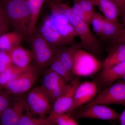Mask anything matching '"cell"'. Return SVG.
I'll list each match as a JSON object with an SVG mask.
<instances>
[{
    "label": "cell",
    "mask_w": 125,
    "mask_h": 125,
    "mask_svg": "<svg viewBox=\"0 0 125 125\" xmlns=\"http://www.w3.org/2000/svg\"><path fill=\"white\" fill-rule=\"evenodd\" d=\"M9 25L24 39L29 36L31 8L27 0H1Z\"/></svg>",
    "instance_id": "obj_1"
},
{
    "label": "cell",
    "mask_w": 125,
    "mask_h": 125,
    "mask_svg": "<svg viewBox=\"0 0 125 125\" xmlns=\"http://www.w3.org/2000/svg\"><path fill=\"white\" fill-rule=\"evenodd\" d=\"M59 9L72 25L81 39L83 48L93 53H97L101 48L98 40L90 29L89 25L84 21L73 14L71 7L65 4H57Z\"/></svg>",
    "instance_id": "obj_2"
},
{
    "label": "cell",
    "mask_w": 125,
    "mask_h": 125,
    "mask_svg": "<svg viewBox=\"0 0 125 125\" xmlns=\"http://www.w3.org/2000/svg\"><path fill=\"white\" fill-rule=\"evenodd\" d=\"M31 38L34 65L39 72L44 71L55 56L57 47L49 44L38 32H35Z\"/></svg>",
    "instance_id": "obj_3"
},
{
    "label": "cell",
    "mask_w": 125,
    "mask_h": 125,
    "mask_svg": "<svg viewBox=\"0 0 125 125\" xmlns=\"http://www.w3.org/2000/svg\"><path fill=\"white\" fill-rule=\"evenodd\" d=\"M25 111L27 113L37 114L45 118L52 110V105L48 94L42 85L30 90L24 96Z\"/></svg>",
    "instance_id": "obj_4"
},
{
    "label": "cell",
    "mask_w": 125,
    "mask_h": 125,
    "mask_svg": "<svg viewBox=\"0 0 125 125\" xmlns=\"http://www.w3.org/2000/svg\"><path fill=\"white\" fill-rule=\"evenodd\" d=\"M39 73L34 65H31L28 68L9 81L2 87L10 95L16 96L23 95L28 92L38 78Z\"/></svg>",
    "instance_id": "obj_5"
},
{
    "label": "cell",
    "mask_w": 125,
    "mask_h": 125,
    "mask_svg": "<svg viewBox=\"0 0 125 125\" xmlns=\"http://www.w3.org/2000/svg\"><path fill=\"white\" fill-rule=\"evenodd\" d=\"M103 67V63L92 54L80 48L74 55L72 72L75 76H88Z\"/></svg>",
    "instance_id": "obj_6"
},
{
    "label": "cell",
    "mask_w": 125,
    "mask_h": 125,
    "mask_svg": "<svg viewBox=\"0 0 125 125\" xmlns=\"http://www.w3.org/2000/svg\"><path fill=\"white\" fill-rule=\"evenodd\" d=\"M119 104L125 107V83L118 81L106 87L89 102L82 106L96 104L107 105Z\"/></svg>",
    "instance_id": "obj_7"
},
{
    "label": "cell",
    "mask_w": 125,
    "mask_h": 125,
    "mask_svg": "<svg viewBox=\"0 0 125 125\" xmlns=\"http://www.w3.org/2000/svg\"><path fill=\"white\" fill-rule=\"evenodd\" d=\"M51 9V14L49 16L52 27L69 45L72 44L75 38L78 36L73 27L57 4L52 2Z\"/></svg>",
    "instance_id": "obj_8"
},
{
    "label": "cell",
    "mask_w": 125,
    "mask_h": 125,
    "mask_svg": "<svg viewBox=\"0 0 125 125\" xmlns=\"http://www.w3.org/2000/svg\"><path fill=\"white\" fill-rule=\"evenodd\" d=\"M44 71L41 85L47 93L52 107L56 100L65 92L69 83L50 68Z\"/></svg>",
    "instance_id": "obj_9"
},
{
    "label": "cell",
    "mask_w": 125,
    "mask_h": 125,
    "mask_svg": "<svg viewBox=\"0 0 125 125\" xmlns=\"http://www.w3.org/2000/svg\"><path fill=\"white\" fill-rule=\"evenodd\" d=\"M120 114L105 105L96 104L81 107L75 111L71 115L75 120L88 118L114 121L119 119Z\"/></svg>",
    "instance_id": "obj_10"
},
{
    "label": "cell",
    "mask_w": 125,
    "mask_h": 125,
    "mask_svg": "<svg viewBox=\"0 0 125 125\" xmlns=\"http://www.w3.org/2000/svg\"><path fill=\"white\" fill-rule=\"evenodd\" d=\"M97 91V85L94 81L80 83L76 89L71 108L67 114L71 115L75 111L93 100Z\"/></svg>",
    "instance_id": "obj_11"
},
{
    "label": "cell",
    "mask_w": 125,
    "mask_h": 125,
    "mask_svg": "<svg viewBox=\"0 0 125 125\" xmlns=\"http://www.w3.org/2000/svg\"><path fill=\"white\" fill-rule=\"evenodd\" d=\"M80 83L79 77L75 76L68 83L67 88L64 93L52 105L50 113L67 114L71 108L75 90Z\"/></svg>",
    "instance_id": "obj_12"
},
{
    "label": "cell",
    "mask_w": 125,
    "mask_h": 125,
    "mask_svg": "<svg viewBox=\"0 0 125 125\" xmlns=\"http://www.w3.org/2000/svg\"><path fill=\"white\" fill-rule=\"evenodd\" d=\"M15 97L0 115V125H19L25 110L24 96L21 95Z\"/></svg>",
    "instance_id": "obj_13"
},
{
    "label": "cell",
    "mask_w": 125,
    "mask_h": 125,
    "mask_svg": "<svg viewBox=\"0 0 125 125\" xmlns=\"http://www.w3.org/2000/svg\"><path fill=\"white\" fill-rule=\"evenodd\" d=\"M37 32L40 34L49 44L54 46L69 45L68 42L52 27L49 15L43 20Z\"/></svg>",
    "instance_id": "obj_14"
},
{
    "label": "cell",
    "mask_w": 125,
    "mask_h": 125,
    "mask_svg": "<svg viewBox=\"0 0 125 125\" xmlns=\"http://www.w3.org/2000/svg\"><path fill=\"white\" fill-rule=\"evenodd\" d=\"M125 75V61L111 67L103 68L99 79L102 85L106 87Z\"/></svg>",
    "instance_id": "obj_15"
},
{
    "label": "cell",
    "mask_w": 125,
    "mask_h": 125,
    "mask_svg": "<svg viewBox=\"0 0 125 125\" xmlns=\"http://www.w3.org/2000/svg\"><path fill=\"white\" fill-rule=\"evenodd\" d=\"M13 65L22 70H25L31 65L33 61L32 52L20 46L9 52Z\"/></svg>",
    "instance_id": "obj_16"
},
{
    "label": "cell",
    "mask_w": 125,
    "mask_h": 125,
    "mask_svg": "<svg viewBox=\"0 0 125 125\" xmlns=\"http://www.w3.org/2000/svg\"><path fill=\"white\" fill-rule=\"evenodd\" d=\"M81 48L83 47L80 42H73L70 47L57 48L56 56L68 70L72 72L75 52L77 49Z\"/></svg>",
    "instance_id": "obj_17"
},
{
    "label": "cell",
    "mask_w": 125,
    "mask_h": 125,
    "mask_svg": "<svg viewBox=\"0 0 125 125\" xmlns=\"http://www.w3.org/2000/svg\"><path fill=\"white\" fill-rule=\"evenodd\" d=\"M95 6H98L107 19L117 22L120 10L113 0H94Z\"/></svg>",
    "instance_id": "obj_18"
},
{
    "label": "cell",
    "mask_w": 125,
    "mask_h": 125,
    "mask_svg": "<svg viewBox=\"0 0 125 125\" xmlns=\"http://www.w3.org/2000/svg\"><path fill=\"white\" fill-rule=\"evenodd\" d=\"M23 39L20 34L15 31L3 34L0 36V51H10L20 46Z\"/></svg>",
    "instance_id": "obj_19"
},
{
    "label": "cell",
    "mask_w": 125,
    "mask_h": 125,
    "mask_svg": "<svg viewBox=\"0 0 125 125\" xmlns=\"http://www.w3.org/2000/svg\"><path fill=\"white\" fill-rule=\"evenodd\" d=\"M124 28V25L118 21H112L104 17L101 37L103 39H111Z\"/></svg>",
    "instance_id": "obj_20"
},
{
    "label": "cell",
    "mask_w": 125,
    "mask_h": 125,
    "mask_svg": "<svg viewBox=\"0 0 125 125\" xmlns=\"http://www.w3.org/2000/svg\"><path fill=\"white\" fill-rule=\"evenodd\" d=\"M31 8V23L30 26L29 36L31 37L36 31V25L39 13L45 0H27Z\"/></svg>",
    "instance_id": "obj_21"
},
{
    "label": "cell",
    "mask_w": 125,
    "mask_h": 125,
    "mask_svg": "<svg viewBox=\"0 0 125 125\" xmlns=\"http://www.w3.org/2000/svg\"><path fill=\"white\" fill-rule=\"evenodd\" d=\"M49 66V68L64 79L68 83H69L75 76L72 72L68 70L56 56Z\"/></svg>",
    "instance_id": "obj_22"
},
{
    "label": "cell",
    "mask_w": 125,
    "mask_h": 125,
    "mask_svg": "<svg viewBox=\"0 0 125 125\" xmlns=\"http://www.w3.org/2000/svg\"><path fill=\"white\" fill-rule=\"evenodd\" d=\"M47 117L56 125H79L71 115L66 113H50Z\"/></svg>",
    "instance_id": "obj_23"
},
{
    "label": "cell",
    "mask_w": 125,
    "mask_h": 125,
    "mask_svg": "<svg viewBox=\"0 0 125 125\" xmlns=\"http://www.w3.org/2000/svg\"><path fill=\"white\" fill-rule=\"evenodd\" d=\"M52 123L47 117L35 118L27 113L23 114L20 118L19 125H52Z\"/></svg>",
    "instance_id": "obj_24"
},
{
    "label": "cell",
    "mask_w": 125,
    "mask_h": 125,
    "mask_svg": "<svg viewBox=\"0 0 125 125\" xmlns=\"http://www.w3.org/2000/svg\"><path fill=\"white\" fill-rule=\"evenodd\" d=\"M25 70H22L11 66L2 73H0V86L2 87L9 81L16 78Z\"/></svg>",
    "instance_id": "obj_25"
},
{
    "label": "cell",
    "mask_w": 125,
    "mask_h": 125,
    "mask_svg": "<svg viewBox=\"0 0 125 125\" xmlns=\"http://www.w3.org/2000/svg\"><path fill=\"white\" fill-rule=\"evenodd\" d=\"M125 61V50L119 52H111L103 62V68L111 67Z\"/></svg>",
    "instance_id": "obj_26"
},
{
    "label": "cell",
    "mask_w": 125,
    "mask_h": 125,
    "mask_svg": "<svg viewBox=\"0 0 125 125\" xmlns=\"http://www.w3.org/2000/svg\"><path fill=\"white\" fill-rule=\"evenodd\" d=\"M104 17L98 13H95L92 16L91 23L94 31L101 37L102 32Z\"/></svg>",
    "instance_id": "obj_27"
},
{
    "label": "cell",
    "mask_w": 125,
    "mask_h": 125,
    "mask_svg": "<svg viewBox=\"0 0 125 125\" xmlns=\"http://www.w3.org/2000/svg\"><path fill=\"white\" fill-rule=\"evenodd\" d=\"M71 10L74 15L84 21L89 25L90 24L92 17L85 13L78 2L74 1L73 5L71 7Z\"/></svg>",
    "instance_id": "obj_28"
},
{
    "label": "cell",
    "mask_w": 125,
    "mask_h": 125,
    "mask_svg": "<svg viewBox=\"0 0 125 125\" xmlns=\"http://www.w3.org/2000/svg\"><path fill=\"white\" fill-rule=\"evenodd\" d=\"M13 65L9 52L0 51V73Z\"/></svg>",
    "instance_id": "obj_29"
},
{
    "label": "cell",
    "mask_w": 125,
    "mask_h": 125,
    "mask_svg": "<svg viewBox=\"0 0 125 125\" xmlns=\"http://www.w3.org/2000/svg\"><path fill=\"white\" fill-rule=\"evenodd\" d=\"M80 5L83 11L87 15L92 17L95 11L94 6H95L94 0H74Z\"/></svg>",
    "instance_id": "obj_30"
},
{
    "label": "cell",
    "mask_w": 125,
    "mask_h": 125,
    "mask_svg": "<svg viewBox=\"0 0 125 125\" xmlns=\"http://www.w3.org/2000/svg\"><path fill=\"white\" fill-rule=\"evenodd\" d=\"M12 100L9 94L4 90L0 89V115L10 106Z\"/></svg>",
    "instance_id": "obj_31"
},
{
    "label": "cell",
    "mask_w": 125,
    "mask_h": 125,
    "mask_svg": "<svg viewBox=\"0 0 125 125\" xmlns=\"http://www.w3.org/2000/svg\"><path fill=\"white\" fill-rule=\"evenodd\" d=\"M111 40L114 45L125 44V28L119 31Z\"/></svg>",
    "instance_id": "obj_32"
},
{
    "label": "cell",
    "mask_w": 125,
    "mask_h": 125,
    "mask_svg": "<svg viewBox=\"0 0 125 125\" xmlns=\"http://www.w3.org/2000/svg\"><path fill=\"white\" fill-rule=\"evenodd\" d=\"M0 26L10 27L9 20L1 2H0Z\"/></svg>",
    "instance_id": "obj_33"
},
{
    "label": "cell",
    "mask_w": 125,
    "mask_h": 125,
    "mask_svg": "<svg viewBox=\"0 0 125 125\" xmlns=\"http://www.w3.org/2000/svg\"><path fill=\"white\" fill-rule=\"evenodd\" d=\"M113 0L118 6L121 13L125 6V0Z\"/></svg>",
    "instance_id": "obj_34"
},
{
    "label": "cell",
    "mask_w": 125,
    "mask_h": 125,
    "mask_svg": "<svg viewBox=\"0 0 125 125\" xmlns=\"http://www.w3.org/2000/svg\"><path fill=\"white\" fill-rule=\"evenodd\" d=\"M119 119L120 121V125H125V108L122 113L120 114Z\"/></svg>",
    "instance_id": "obj_35"
},
{
    "label": "cell",
    "mask_w": 125,
    "mask_h": 125,
    "mask_svg": "<svg viewBox=\"0 0 125 125\" xmlns=\"http://www.w3.org/2000/svg\"><path fill=\"white\" fill-rule=\"evenodd\" d=\"M9 27L0 26V36L3 34L8 32Z\"/></svg>",
    "instance_id": "obj_36"
},
{
    "label": "cell",
    "mask_w": 125,
    "mask_h": 125,
    "mask_svg": "<svg viewBox=\"0 0 125 125\" xmlns=\"http://www.w3.org/2000/svg\"><path fill=\"white\" fill-rule=\"evenodd\" d=\"M122 17V20L124 25L125 26V6L123 9V10L121 12Z\"/></svg>",
    "instance_id": "obj_37"
},
{
    "label": "cell",
    "mask_w": 125,
    "mask_h": 125,
    "mask_svg": "<svg viewBox=\"0 0 125 125\" xmlns=\"http://www.w3.org/2000/svg\"><path fill=\"white\" fill-rule=\"evenodd\" d=\"M52 2H54L55 4H60L61 3L62 0H52Z\"/></svg>",
    "instance_id": "obj_38"
},
{
    "label": "cell",
    "mask_w": 125,
    "mask_h": 125,
    "mask_svg": "<svg viewBox=\"0 0 125 125\" xmlns=\"http://www.w3.org/2000/svg\"><path fill=\"white\" fill-rule=\"evenodd\" d=\"M123 79H124V80H125V81H125V76H123Z\"/></svg>",
    "instance_id": "obj_39"
},
{
    "label": "cell",
    "mask_w": 125,
    "mask_h": 125,
    "mask_svg": "<svg viewBox=\"0 0 125 125\" xmlns=\"http://www.w3.org/2000/svg\"><path fill=\"white\" fill-rule=\"evenodd\" d=\"M0 89H2V88H1V87L0 86Z\"/></svg>",
    "instance_id": "obj_40"
},
{
    "label": "cell",
    "mask_w": 125,
    "mask_h": 125,
    "mask_svg": "<svg viewBox=\"0 0 125 125\" xmlns=\"http://www.w3.org/2000/svg\"><path fill=\"white\" fill-rule=\"evenodd\" d=\"M55 125V124H54V123H53V125Z\"/></svg>",
    "instance_id": "obj_41"
}]
</instances>
